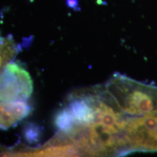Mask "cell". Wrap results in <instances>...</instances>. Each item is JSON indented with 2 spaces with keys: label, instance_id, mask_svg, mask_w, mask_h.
Returning a JSON list of instances; mask_svg holds the SVG:
<instances>
[{
  "label": "cell",
  "instance_id": "4",
  "mask_svg": "<svg viewBox=\"0 0 157 157\" xmlns=\"http://www.w3.org/2000/svg\"><path fill=\"white\" fill-rule=\"evenodd\" d=\"M25 139L29 143H36L42 136V129L39 125L33 123L26 124L23 130Z\"/></svg>",
  "mask_w": 157,
  "mask_h": 157
},
{
  "label": "cell",
  "instance_id": "2",
  "mask_svg": "<svg viewBox=\"0 0 157 157\" xmlns=\"http://www.w3.org/2000/svg\"><path fill=\"white\" fill-rule=\"evenodd\" d=\"M31 108L25 101H0V129L15 127L30 114Z\"/></svg>",
  "mask_w": 157,
  "mask_h": 157
},
{
  "label": "cell",
  "instance_id": "3",
  "mask_svg": "<svg viewBox=\"0 0 157 157\" xmlns=\"http://www.w3.org/2000/svg\"><path fill=\"white\" fill-rule=\"evenodd\" d=\"M20 50V46L11 36H0V74L15 58Z\"/></svg>",
  "mask_w": 157,
  "mask_h": 157
},
{
  "label": "cell",
  "instance_id": "1",
  "mask_svg": "<svg viewBox=\"0 0 157 157\" xmlns=\"http://www.w3.org/2000/svg\"><path fill=\"white\" fill-rule=\"evenodd\" d=\"M32 92L31 77L18 63H10L0 74V101H26Z\"/></svg>",
  "mask_w": 157,
  "mask_h": 157
}]
</instances>
